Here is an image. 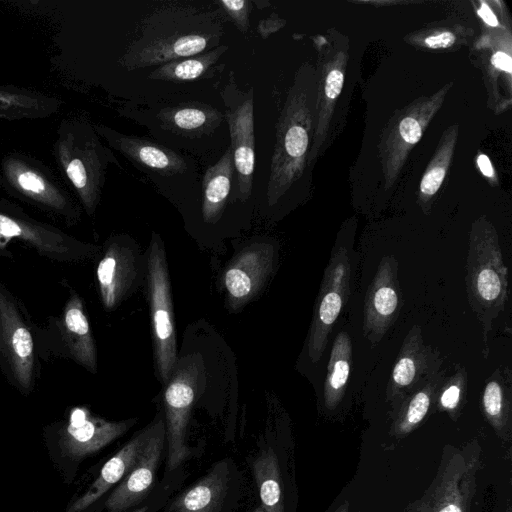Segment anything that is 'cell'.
I'll return each instance as SVG.
<instances>
[{
  "mask_svg": "<svg viewBox=\"0 0 512 512\" xmlns=\"http://www.w3.org/2000/svg\"><path fill=\"white\" fill-rule=\"evenodd\" d=\"M222 35L217 12L168 2L142 20L139 36L128 45L119 63L128 71L159 66L214 49Z\"/></svg>",
  "mask_w": 512,
  "mask_h": 512,
  "instance_id": "6da1fadb",
  "label": "cell"
},
{
  "mask_svg": "<svg viewBox=\"0 0 512 512\" xmlns=\"http://www.w3.org/2000/svg\"><path fill=\"white\" fill-rule=\"evenodd\" d=\"M465 284L469 305L482 327L485 355L493 321L504 310L508 298V271L498 235L488 222H477L471 230Z\"/></svg>",
  "mask_w": 512,
  "mask_h": 512,
  "instance_id": "7a4b0ae2",
  "label": "cell"
},
{
  "mask_svg": "<svg viewBox=\"0 0 512 512\" xmlns=\"http://www.w3.org/2000/svg\"><path fill=\"white\" fill-rule=\"evenodd\" d=\"M57 135L56 160L86 212L92 215L101 197L108 165L119 163L100 142L94 128L80 120L62 121Z\"/></svg>",
  "mask_w": 512,
  "mask_h": 512,
  "instance_id": "3957f363",
  "label": "cell"
},
{
  "mask_svg": "<svg viewBox=\"0 0 512 512\" xmlns=\"http://www.w3.org/2000/svg\"><path fill=\"white\" fill-rule=\"evenodd\" d=\"M307 112L303 95L292 93L276 127L266 192L269 207L276 205L300 176L309 142Z\"/></svg>",
  "mask_w": 512,
  "mask_h": 512,
  "instance_id": "277c9868",
  "label": "cell"
},
{
  "mask_svg": "<svg viewBox=\"0 0 512 512\" xmlns=\"http://www.w3.org/2000/svg\"><path fill=\"white\" fill-rule=\"evenodd\" d=\"M147 289L158 375L167 383L177 364L173 303L165 249L153 233L147 258Z\"/></svg>",
  "mask_w": 512,
  "mask_h": 512,
  "instance_id": "5b68a950",
  "label": "cell"
},
{
  "mask_svg": "<svg viewBox=\"0 0 512 512\" xmlns=\"http://www.w3.org/2000/svg\"><path fill=\"white\" fill-rule=\"evenodd\" d=\"M254 89L242 91L231 71L221 96L229 127L236 173L237 198L244 202L252 193L255 167Z\"/></svg>",
  "mask_w": 512,
  "mask_h": 512,
  "instance_id": "8992f818",
  "label": "cell"
},
{
  "mask_svg": "<svg viewBox=\"0 0 512 512\" xmlns=\"http://www.w3.org/2000/svg\"><path fill=\"white\" fill-rule=\"evenodd\" d=\"M351 263L347 248H333L319 289L308 337V355L317 363L329 334L350 296Z\"/></svg>",
  "mask_w": 512,
  "mask_h": 512,
  "instance_id": "52a82bcc",
  "label": "cell"
},
{
  "mask_svg": "<svg viewBox=\"0 0 512 512\" xmlns=\"http://www.w3.org/2000/svg\"><path fill=\"white\" fill-rule=\"evenodd\" d=\"M197 365L176 364L164 392L166 439L168 441L167 469H176L188 456L186 432L189 415L195 398Z\"/></svg>",
  "mask_w": 512,
  "mask_h": 512,
  "instance_id": "ba28073f",
  "label": "cell"
},
{
  "mask_svg": "<svg viewBox=\"0 0 512 512\" xmlns=\"http://www.w3.org/2000/svg\"><path fill=\"white\" fill-rule=\"evenodd\" d=\"M398 266L395 256L382 257L365 295L363 334L372 346L383 339L401 310Z\"/></svg>",
  "mask_w": 512,
  "mask_h": 512,
  "instance_id": "9c48e42d",
  "label": "cell"
},
{
  "mask_svg": "<svg viewBox=\"0 0 512 512\" xmlns=\"http://www.w3.org/2000/svg\"><path fill=\"white\" fill-rule=\"evenodd\" d=\"M440 353L427 345L421 327L413 325L406 334L386 388L387 399L394 405L420 388L441 370Z\"/></svg>",
  "mask_w": 512,
  "mask_h": 512,
  "instance_id": "30bf717a",
  "label": "cell"
},
{
  "mask_svg": "<svg viewBox=\"0 0 512 512\" xmlns=\"http://www.w3.org/2000/svg\"><path fill=\"white\" fill-rule=\"evenodd\" d=\"M0 356L16 385L28 392L34 374L33 338L12 297L1 286Z\"/></svg>",
  "mask_w": 512,
  "mask_h": 512,
  "instance_id": "8fae6325",
  "label": "cell"
},
{
  "mask_svg": "<svg viewBox=\"0 0 512 512\" xmlns=\"http://www.w3.org/2000/svg\"><path fill=\"white\" fill-rule=\"evenodd\" d=\"M0 183L41 207L73 216L74 207L67 195L52 177L31 160L18 155L4 158L0 166Z\"/></svg>",
  "mask_w": 512,
  "mask_h": 512,
  "instance_id": "7c38bea8",
  "label": "cell"
},
{
  "mask_svg": "<svg viewBox=\"0 0 512 512\" xmlns=\"http://www.w3.org/2000/svg\"><path fill=\"white\" fill-rule=\"evenodd\" d=\"M135 421L111 422L92 415L84 407H75L60 431V448L64 455L71 458L90 455L124 434Z\"/></svg>",
  "mask_w": 512,
  "mask_h": 512,
  "instance_id": "4fadbf2b",
  "label": "cell"
},
{
  "mask_svg": "<svg viewBox=\"0 0 512 512\" xmlns=\"http://www.w3.org/2000/svg\"><path fill=\"white\" fill-rule=\"evenodd\" d=\"M151 435L135 464L106 501L110 512H121L146 497L155 479L166 439V426L161 417L154 421Z\"/></svg>",
  "mask_w": 512,
  "mask_h": 512,
  "instance_id": "5bb4252c",
  "label": "cell"
},
{
  "mask_svg": "<svg viewBox=\"0 0 512 512\" xmlns=\"http://www.w3.org/2000/svg\"><path fill=\"white\" fill-rule=\"evenodd\" d=\"M274 257L273 245L254 243L231 262L224 273V285L232 308H240L259 292L272 271Z\"/></svg>",
  "mask_w": 512,
  "mask_h": 512,
  "instance_id": "9a60e30c",
  "label": "cell"
},
{
  "mask_svg": "<svg viewBox=\"0 0 512 512\" xmlns=\"http://www.w3.org/2000/svg\"><path fill=\"white\" fill-rule=\"evenodd\" d=\"M110 147L120 152L141 169L160 176L172 177L188 173V160L177 152L148 139L120 133L104 125L94 127Z\"/></svg>",
  "mask_w": 512,
  "mask_h": 512,
  "instance_id": "2e32d148",
  "label": "cell"
},
{
  "mask_svg": "<svg viewBox=\"0 0 512 512\" xmlns=\"http://www.w3.org/2000/svg\"><path fill=\"white\" fill-rule=\"evenodd\" d=\"M13 238L30 244L49 258L61 261L80 258L83 254L82 248H86L58 229L0 211V243Z\"/></svg>",
  "mask_w": 512,
  "mask_h": 512,
  "instance_id": "e0dca14e",
  "label": "cell"
},
{
  "mask_svg": "<svg viewBox=\"0 0 512 512\" xmlns=\"http://www.w3.org/2000/svg\"><path fill=\"white\" fill-rule=\"evenodd\" d=\"M138 272L136 251L120 240L111 242L97 266L102 303L107 310L117 307L132 290Z\"/></svg>",
  "mask_w": 512,
  "mask_h": 512,
  "instance_id": "ac0fdd59",
  "label": "cell"
},
{
  "mask_svg": "<svg viewBox=\"0 0 512 512\" xmlns=\"http://www.w3.org/2000/svg\"><path fill=\"white\" fill-rule=\"evenodd\" d=\"M154 422L132 438L121 450L111 457L102 467L99 476L89 489L76 501L67 512H81L103 496L113 485L122 480L135 464L145 443L152 433Z\"/></svg>",
  "mask_w": 512,
  "mask_h": 512,
  "instance_id": "d6986e66",
  "label": "cell"
},
{
  "mask_svg": "<svg viewBox=\"0 0 512 512\" xmlns=\"http://www.w3.org/2000/svg\"><path fill=\"white\" fill-rule=\"evenodd\" d=\"M156 119L163 129L173 134L200 137L218 128L224 115L207 104L189 102L160 110Z\"/></svg>",
  "mask_w": 512,
  "mask_h": 512,
  "instance_id": "ffe728a7",
  "label": "cell"
},
{
  "mask_svg": "<svg viewBox=\"0 0 512 512\" xmlns=\"http://www.w3.org/2000/svg\"><path fill=\"white\" fill-rule=\"evenodd\" d=\"M61 330L71 357L92 373L97 370L96 348L81 299L71 294L61 318Z\"/></svg>",
  "mask_w": 512,
  "mask_h": 512,
  "instance_id": "44dd1931",
  "label": "cell"
},
{
  "mask_svg": "<svg viewBox=\"0 0 512 512\" xmlns=\"http://www.w3.org/2000/svg\"><path fill=\"white\" fill-rule=\"evenodd\" d=\"M235 173L231 147L210 166L203 176L202 216L207 223H216L222 216Z\"/></svg>",
  "mask_w": 512,
  "mask_h": 512,
  "instance_id": "7402d4cb",
  "label": "cell"
},
{
  "mask_svg": "<svg viewBox=\"0 0 512 512\" xmlns=\"http://www.w3.org/2000/svg\"><path fill=\"white\" fill-rule=\"evenodd\" d=\"M60 105L61 101L55 97L24 88L0 86V119L45 118L54 114Z\"/></svg>",
  "mask_w": 512,
  "mask_h": 512,
  "instance_id": "603a6c76",
  "label": "cell"
},
{
  "mask_svg": "<svg viewBox=\"0 0 512 512\" xmlns=\"http://www.w3.org/2000/svg\"><path fill=\"white\" fill-rule=\"evenodd\" d=\"M226 465L213 471L181 494L172 504L173 512H217L227 489Z\"/></svg>",
  "mask_w": 512,
  "mask_h": 512,
  "instance_id": "cb8c5ba5",
  "label": "cell"
},
{
  "mask_svg": "<svg viewBox=\"0 0 512 512\" xmlns=\"http://www.w3.org/2000/svg\"><path fill=\"white\" fill-rule=\"evenodd\" d=\"M352 366V342L346 331L337 334L330 353L324 382V404L329 410L343 399Z\"/></svg>",
  "mask_w": 512,
  "mask_h": 512,
  "instance_id": "d4e9b609",
  "label": "cell"
},
{
  "mask_svg": "<svg viewBox=\"0 0 512 512\" xmlns=\"http://www.w3.org/2000/svg\"><path fill=\"white\" fill-rule=\"evenodd\" d=\"M227 50V45H219L201 54L167 62L154 69L148 78L170 82L200 79L212 72L213 67Z\"/></svg>",
  "mask_w": 512,
  "mask_h": 512,
  "instance_id": "484cf974",
  "label": "cell"
},
{
  "mask_svg": "<svg viewBox=\"0 0 512 512\" xmlns=\"http://www.w3.org/2000/svg\"><path fill=\"white\" fill-rule=\"evenodd\" d=\"M512 375L509 367L497 368L486 379L481 405L490 423L497 430L506 427L509 421Z\"/></svg>",
  "mask_w": 512,
  "mask_h": 512,
  "instance_id": "4316f807",
  "label": "cell"
},
{
  "mask_svg": "<svg viewBox=\"0 0 512 512\" xmlns=\"http://www.w3.org/2000/svg\"><path fill=\"white\" fill-rule=\"evenodd\" d=\"M444 378V371L439 370L420 388L402 399L399 403L401 405L395 422V430L398 433H408L423 421Z\"/></svg>",
  "mask_w": 512,
  "mask_h": 512,
  "instance_id": "83f0119b",
  "label": "cell"
},
{
  "mask_svg": "<svg viewBox=\"0 0 512 512\" xmlns=\"http://www.w3.org/2000/svg\"><path fill=\"white\" fill-rule=\"evenodd\" d=\"M253 473L264 510L283 512L278 460L272 448L254 460Z\"/></svg>",
  "mask_w": 512,
  "mask_h": 512,
  "instance_id": "f1b7e54d",
  "label": "cell"
},
{
  "mask_svg": "<svg viewBox=\"0 0 512 512\" xmlns=\"http://www.w3.org/2000/svg\"><path fill=\"white\" fill-rule=\"evenodd\" d=\"M464 462L460 455H455L447 465L439 485L433 493L430 512H463Z\"/></svg>",
  "mask_w": 512,
  "mask_h": 512,
  "instance_id": "f546056e",
  "label": "cell"
},
{
  "mask_svg": "<svg viewBox=\"0 0 512 512\" xmlns=\"http://www.w3.org/2000/svg\"><path fill=\"white\" fill-rule=\"evenodd\" d=\"M467 380L465 367H458L452 375L443 379L435 398L440 409L451 414L459 410L466 397Z\"/></svg>",
  "mask_w": 512,
  "mask_h": 512,
  "instance_id": "4dcf8cb0",
  "label": "cell"
},
{
  "mask_svg": "<svg viewBox=\"0 0 512 512\" xmlns=\"http://www.w3.org/2000/svg\"><path fill=\"white\" fill-rule=\"evenodd\" d=\"M221 10L232 20L236 28L243 34L247 33L252 11V2L249 0H220L216 2Z\"/></svg>",
  "mask_w": 512,
  "mask_h": 512,
  "instance_id": "1f68e13d",
  "label": "cell"
},
{
  "mask_svg": "<svg viewBox=\"0 0 512 512\" xmlns=\"http://www.w3.org/2000/svg\"><path fill=\"white\" fill-rule=\"evenodd\" d=\"M444 167H434L428 170L422 178L420 190L423 194L431 196L440 188L445 177Z\"/></svg>",
  "mask_w": 512,
  "mask_h": 512,
  "instance_id": "d6a6232c",
  "label": "cell"
},
{
  "mask_svg": "<svg viewBox=\"0 0 512 512\" xmlns=\"http://www.w3.org/2000/svg\"><path fill=\"white\" fill-rule=\"evenodd\" d=\"M399 132L405 142L415 144L422 135V129L417 120L412 117L404 118L399 124Z\"/></svg>",
  "mask_w": 512,
  "mask_h": 512,
  "instance_id": "836d02e7",
  "label": "cell"
},
{
  "mask_svg": "<svg viewBox=\"0 0 512 512\" xmlns=\"http://www.w3.org/2000/svg\"><path fill=\"white\" fill-rule=\"evenodd\" d=\"M344 82L343 73L340 70H332L325 82V92L327 97L335 99L341 92Z\"/></svg>",
  "mask_w": 512,
  "mask_h": 512,
  "instance_id": "e575fe53",
  "label": "cell"
},
{
  "mask_svg": "<svg viewBox=\"0 0 512 512\" xmlns=\"http://www.w3.org/2000/svg\"><path fill=\"white\" fill-rule=\"evenodd\" d=\"M282 26L283 21L279 20L277 16L272 14L269 18L263 19L259 22L257 30L259 35L265 39Z\"/></svg>",
  "mask_w": 512,
  "mask_h": 512,
  "instance_id": "d590c367",
  "label": "cell"
},
{
  "mask_svg": "<svg viewBox=\"0 0 512 512\" xmlns=\"http://www.w3.org/2000/svg\"><path fill=\"white\" fill-rule=\"evenodd\" d=\"M455 42V36L451 32H443L438 35L430 36L425 39V44L429 48H447Z\"/></svg>",
  "mask_w": 512,
  "mask_h": 512,
  "instance_id": "8d00e7d4",
  "label": "cell"
},
{
  "mask_svg": "<svg viewBox=\"0 0 512 512\" xmlns=\"http://www.w3.org/2000/svg\"><path fill=\"white\" fill-rule=\"evenodd\" d=\"M492 64L503 71L510 73L512 71V61L509 55L504 52H496L491 58Z\"/></svg>",
  "mask_w": 512,
  "mask_h": 512,
  "instance_id": "74e56055",
  "label": "cell"
},
{
  "mask_svg": "<svg viewBox=\"0 0 512 512\" xmlns=\"http://www.w3.org/2000/svg\"><path fill=\"white\" fill-rule=\"evenodd\" d=\"M477 164H478L481 172L485 176L492 177L494 175V170H493L492 164L486 155H484V154L479 155L477 158Z\"/></svg>",
  "mask_w": 512,
  "mask_h": 512,
  "instance_id": "f35d334b",
  "label": "cell"
},
{
  "mask_svg": "<svg viewBox=\"0 0 512 512\" xmlns=\"http://www.w3.org/2000/svg\"><path fill=\"white\" fill-rule=\"evenodd\" d=\"M478 13L487 24H489L491 26L498 25V20H497L496 16L493 14L491 9L486 4H484V3L482 4Z\"/></svg>",
  "mask_w": 512,
  "mask_h": 512,
  "instance_id": "ab89813d",
  "label": "cell"
},
{
  "mask_svg": "<svg viewBox=\"0 0 512 512\" xmlns=\"http://www.w3.org/2000/svg\"><path fill=\"white\" fill-rule=\"evenodd\" d=\"M252 4L256 5L257 8L259 9H264V5L267 6L269 5L268 2L264 1V0H261V1H253Z\"/></svg>",
  "mask_w": 512,
  "mask_h": 512,
  "instance_id": "60d3db41",
  "label": "cell"
},
{
  "mask_svg": "<svg viewBox=\"0 0 512 512\" xmlns=\"http://www.w3.org/2000/svg\"><path fill=\"white\" fill-rule=\"evenodd\" d=\"M335 512H348V504L341 505Z\"/></svg>",
  "mask_w": 512,
  "mask_h": 512,
  "instance_id": "b9f144b4",
  "label": "cell"
},
{
  "mask_svg": "<svg viewBox=\"0 0 512 512\" xmlns=\"http://www.w3.org/2000/svg\"><path fill=\"white\" fill-rule=\"evenodd\" d=\"M146 510H147V507L145 506V507H141V508H139L137 510H133L131 512H145Z\"/></svg>",
  "mask_w": 512,
  "mask_h": 512,
  "instance_id": "7bdbcfd3",
  "label": "cell"
},
{
  "mask_svg": "<svg viewBox=\"0 0 512 512\" xmlns=\"http://www.w3.org/2000/svg\"><path fill=\"white\" fill-rule=\"evenodd\" d=\"M252 512H266V511L264 510V508H263L262 506H260V507L256 508V509H255L254 511H252Z\"/></svg>",
  "mask_w": 512,
  "mask_h": 512,
  "instance_id": "ee69618b",
  "label": "cell"
}]
</instances>
